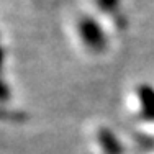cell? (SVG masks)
Listing matches in <instances>:
<instances>
[{
	"mask_svg": "<svg viewBox=\"0 0 154 154\" xmlns=\"http://www.w3.org/2000/svg\"><path fill=\"white\" fill-rule=\"evenodd\" d=\"M139 103H141V115L148 120H154V95H144L143 92Z\"/></svg>",
	"mask_w": 154,
	"mask_h": 154,
	"instance_id": "1",
	"label": "cell"
}]
</instances>
